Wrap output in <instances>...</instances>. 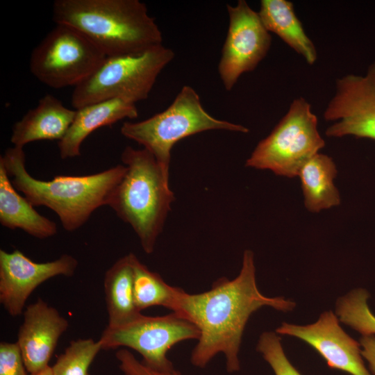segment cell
Instances as JSON below:
<instances>
[{"mask_svg":"<svg viewBox=\"0 0 375 375\" xmlns=\"http://www.w3.org/2000/svg\"><path fill=\"white\" fill-rule=\"evenodd\" d=\"M108 312V326L129 324L142 313L134 299L133 271L129 253L118 259L106 272L103 281Z\"/></svg>","mask_w":375,"mask_h":375,"instance_id":"18","label":"cell"},{"mask_svg":"<svg viewBox=\"0 0 375 375\" xmlns=\"http://www.w3.org/2000/svg\"><path fill=\"white\" fill-rule=\"evenodd\" d=\"M0 223L10 229L20 228L44 239L57 233L56 224L40 215L13 186L4 165L0 162Z\"/></svg>","mask_w":375,"mask_h":375,"instance_id":"17","label":"cell"},{"mask_svg":"<svg viewBox=\"0 0 375 375\" xmlns=\"http://www.w3.org/2000/svg\"><path fill=\"white\" fill-rule=\"evenodd\" d=\"M369 297L365 289L358 288L339 298L336 303L340 320L362 335H375V315L368 306Z\"/></svg>","mask_w":375,"mask_h":375,"instance_id":"22","label":"cell"},{"mask_svg":"<svg viewBox=\"0 0 375 375\" xmlns=\"http://www.w3.org/2000/svg\"><path fill=\"white\" fill-rule=\"evenodd\" d=\"M276 331L307 342L331 369L351 375H373L365 366L360 342L344 331L332 311L323 312L316 322L306 326L283 322Z\"/></svg>","mask_w":375,"mask_h":375,"instance_id":"13","label":"cell"},{"mask_svg":"<svg viewBox=\"0 0 375 375\" xmlns=\"http://www.w3.org/2000/svg\"><path fill=\"white\" fill-rule=\"evenodd\" d=\"M138 116L135 104L120 99L96 102L76 109L69 130L58 142L61 158L80 156L82 143L95 130L122 119H135Z\"/></svg>","mask_w":375,"mask_h":375,"instance_id":"16","label":"cell"},{"mask_svg":"<svg viewBox=\"0 0 375 375\" xmlns=\"http://www.w3.org/2000/svg\"><path fill=\"white\" fill-rule=\"evenodd\" d=\"M337 169L333 159L317 153L301 168L300 178L304 205L310 212H318L338 206L340 197L334 185Z\"/></svg>","mask_w":375,"mask_h":375,"instance_id":"20","label":"cell"},{"mask_svg":"<svg viewBox=\"0 0 375 375\" xmlns=\"http://www.w3.org/2000/svg\"><path fill=\"white\" fill-rule=\"evenodd\" d=\"M77 267V260L69 254L35 262L18 249L10 253L1 249L0 302L10 316L20 315L28 298L40 285L57 276H72Z\"/></svg>","mask_w":375,"mask_h":375,"instance_id":"12","label":"cell"},{"mask_svg":"<svg viewBox=\"0 0 375 375\" xmlns=\"http://www.w3.org/2000/svg\"><path fill=\"white\" fill-rule=\"evenodd\" d=\"M126 172L107 206L131 225L147 253H151L174 201L169 171L145 149L126 147L121 155Z\"/></svg>","mask_w":375,"mask_h":375,"instance_id":"4","label":"cell"},{"mask_svg":"<svg viewBox=\"0 0 375 375\" xmlns=\"http://www.w3.org/2000/svg\"><path fill=\"white\" fill-rule=\"evenodd\" d=\"M325 145L317 129V117L303 98L295 99L288 112L261 140L246 166L269 169L276 175L292 178Z\"/></svg>","mask_w":375,"mask_h":375,"instance_id":"7","label":"cell"},{"mask_svg":"<svg viewBox=\"0 0 375 375\" xmlns=\"http://www.w3.org/2000/svg\"><path fill=\"white\" fill-rule=\"evenodd\" d=\"M225 130L248 133L245 126L213 117L203 107L194 88L185 85L172 104L147 119L123 123L120 131L126 138L144 147L169 171L171 151L181 140L201 132Z\"/></svg>","mask_w":375,"mask_h":375,"instance_id":"5","label":"cell"},{"mask_svg":"<svg viewBox=\"0 0 375 375\" xmlns=\"http://www.w3.org/2000/svg\"><path fill=\"white\" fill-rule=\"evenodd\" d=\"M101 349L99 340L86 338L72 341L51 366L54 375H90L89 368Z\"/></svg>","mask_w":375,"mask_h":375,"instance_id":"23","label":"cell"},{"mask_svg":"<svg viewBox=\"0 0 375 375\" xmlns=\"http://www.w3.org/2000/svg\"><path fill=\"white\" fill-rule=\"evenodd\" d=\"M68 326L67 319L42 299L26 307L17 342L30 374L49 366L58 342Z\"/></svg>","mask_w":375,"mask_h":375,"instance_id":"14","label":"cell"},{"mask_svg":"<svg viewBox=\"0 0 375 375\" xmlns=\"http://www.w3.org/2000/svg\"><path fill=\"white\" fill-rule=\"evenodd\" d=\"M293 310L295 303L283 297H269L258 290L253 253L244 251L239 274L233 280L222 277L204 292L190 294L178 288L174 309L194 323L200 337L190 355L196 367L204 368L217 354L225 358L228 373L240 369L239 352L245 326L259 308Z\"/></svg>","mask_w":375,"mask_h":375,"instance_id":"1","label":"cell"},{"mask_svg":"<svg viewBox=\"0 0 375 375\" xmlns=\"http://www.w3.org/2000/svg\"><path fill=\"white\" fill-rule=\"evenodd\" d=\"M0 162L17 191L33 206H44L54 211L70 232L81 227L97 208L107 206L126 172L124 165H117L94 174L57 175L51 181H41L28 174L24 149L15 146L6 150Z\"/></svg>","mask_w":375,"mask_h":375,"instance_id":"3","label":"cell"},{"mask_svg":"<svg viewBox=\"0 0 375 375\" xmlns=\"http://www.w3.org/2000/svg\"><path fill=\"white\" fill-rule=\"evenodd\" d=\"M259 17L269 32L276 34L309 65L315 62L317 53L296 15L293 3L286 0H262Z\"/></svg>","mask_w":375,"mask_h":375,"instance_id":"19","label":"cell"},{"mask_svg":"<svg viewBox=\"0 0 375 375\" xmlns=\"http://www.w3.org/2000/svg\"><path fill=\"white\" fill-rule=\"evenodd\" d=\"M226 6L229 24L218 72L224 88L230 91L242 74L254 70L266 56L272 38L246 1Z\"/></svg>","mask_w":375,"mask_h":375,"instance_id":"10","label":"cell"},{"mask_svg":"<svg viewBox=\"0 0 375 375\" xmlns=\"http://www.w3.org/2000/svg\"><path fill=\"white\" fill-rule=\"evenodd\" d=\"M53 20L83 33L106 56L162 44L158 24L139 0H56Z\"/></svg>","mask_w":375,"mask_h":375,"instance_id":"2","label":"cell"},{"mask_svg":"<svg viewBox=\"0 0 375 375\" xmlns=\"http://www.w3.org/2000/svg\"><path fill=\"white\" fill-rule=\"evenodd\" d=\"M324 117L334 122L325 132L328 137L375 140V62L365 76L348 74L336 81Z\"/></svg>","mask_w":375,"mask_h":375,"instance_id":"11","label":"cell"},{"mask_svg":"<svg viewBox=\"0 0 375 375\" xmlns=\"http://www.w3.org/2000/svg\"><path fill=\"white\" fill-rule=\"evenodd\" d=\"M174 57L172 49L162 44L138 53L106 56L90 76L74 88L72 105L76 110L112 99L135 104L144 100Z\"/></svg>","mask_w":375,"mask_h":375,"instance_id":"6","label":"cell"},{"mask_svg":"<svg viewBox=\"0 0 375 375\" xmlns=\"http://www.w3.org/2000/svg\"><path fill=\"white\" fill-rule=\"evenodd\" d=\"M30 375H54L51 366H48L46 368Z\"/></svg>","mask_w":375,"mask_h":375,"instance_id":"28","label":"cell"},{"mask_svg":"<svg viewBox=\"0 0 375 375\" xmlns=\"http://www.w3.org/2000/svg\"><path fill=\"white\" fill-rule=\"evenodd\" d=\"M275 375H301L287 358L280 338L274 332L262 333L256 347Z\"/></svg>","mask_w":375,"mask_h":375,"instance_id":"24","label":"cell"},{"mask_svg":"<svg viewBox=\"0 0 375 375\" xmlns=\"http://www.w3.org/2000/svg\"><path fill=\"white\" fill-rule=\"evenodd\" d=\"M76 115L54 96L46 94L38 105L30 109L13 125L10 141L22 147L38 140H61L66 135Z\"/></svg>","mask_w":375,"mask_h":375,"instance_id":"15","label":"cell"},{"mask_svg":"<svg viewBox=\"0 0 375 375\" xmlns=\"http://www.w3.org/2000/svg\"><path fill=\"white\" fill-rule=\"evenodd\" d=\"M106 57L83 33L58 24L32 51L29 69L49 87L75 88L90 76Z\"/></svg>","mask_w":375,"mask_h":375,"instance_id":"8","label":"cell"},{"mask_svg":"<svg viewBox=\"0 0 375 375\" xmlns=\"http://www.w3.org/2000/svg\"><path fill=\"white\" fill-rule=\"evenodd\" d=\"M119 367L124 375H183L174 367L158 370L139 361L128 349H119L116 353Z\"/></svg>","mask_w":375,"mask_h":375,"instance_id":"25","label":"cell"},{"mask_svg":"<svg viewBox=\"0 0 375 375\" xmlns=\"http://www.w3.org/2000/svg\"><path fill=\"white\" fill-rule=\"evenodd\" d=\"M200 337L197 325L176 312L151 317L141 315L133 322L103 330L99 340L102 349L120 347L132 349L142 357V362L158 370L173 367L167 354L175 344Z\"/></svg>","mask_w":375,"mask_h":375,"instance_id":"9","label":"cell"},{"mask_svg":"<svg viewBox=\"0 0 375 375\" xmlns=\"http://www.w3.org/2000/svg\"><path fill=\"white\" fill-rule=\"evenodd\" d=\"M129 256L133 271L135 303L139 311L151 306H162L172 311L178 288L167 284L134 253H130Z\"/></svg>","mask_w":375,"mask_h":375,"instance_id":"21","label":"cell"},{"mask_svg":"<svg viewBox=\"0 0 375 375\" xmlns=\"http://www.w3.org/2000/svg\"><path fill=\"white\" fill-rule=\"evenodd\" d=\"M360 344L362 356L367 360L369 370L375 375V335H362Z\"/></svg>","mask_w":375,"mask_h":375,"instance_id":"27","label":"cell"},{"mask_svg":"<svg viewBox=\"0 0 375 375\" xmlns=\"http://www.w3.org/2000/svg\"><path fill=\"white\" fill-rule=\"evenodd\" d=\"M17 342L0 343V375H30Z\"/></svg>","mask_w":375,"mask_h":375,"instance_id":"26","label":"cell"}]
</instances>
